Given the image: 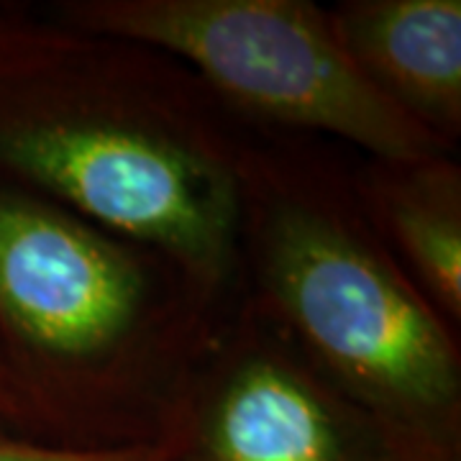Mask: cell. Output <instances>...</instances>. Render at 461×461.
Returning a JSON list of instances; mask_svg holds the SVG:
<instances>
[{
	"instance_id": "1",
	"label": "cell",
	"mask_w": 461,
	"mask_h": 461,
	"mask_svg": "<svg viewBox=\"0 0 461 461\" xmlns=\"http://www.w3.org/2000/svg\"><path fill=\"white\" fill-rule=\"evenodd\" d=\"M247 123L165 51L0 5V180L239 300Z\"/></svg>"
},
{
	"instance_id": "2",
	"label": "cell",
	"mask_w": 461,
	"mask_h": 461,
	"mask_svg": "<svg viewBox=\"0 0 461 461\" xmlns=\"http://www.w3.org/2000/svg\"><path fill=\"white\" fill-rule=\"evenodd\" d=\"M233 308L167 254L0 180V418L72 451L159 448Z\"/></svg>"
},
{
	"instance_id": "3",
	"label": "cell",
	"mask_w": 461,
	"mask_h": 461,
	"mask_svg": "<svg viewBox=\"0 0 461 461\" xmlns=\"http://www.w3.org/2000/svg\"><path fill=\"white\" fill-rule=\"evenodd\" d=\"M348 149L249 126L239 300L369 412L402 461H461V330L379 241Z\"/></svg>"
},
{
	"instance_id": "4",
	"label": "cell",
	"mask_w": 461,
	"mask_h": 461,
	"mask_svg": "<svg viewBox=\"0 0 461 461\" xmlns=\"http://www.w3.org/2000/svg\"><path fill=\"white\" fill-rule=\"evenodd\" d=\"M41 14L165 51L249 126L375 159L454 154L364 80L311 0H57Z\"/></svg>"
},
{
	"instance_id": "5",
	"label": "cell",
	"mask_w": 461,
	"mask_h": 461,
	"mask_svg": "<svg viewBox=\"0 0 461 461\" xmlns=\"http://www.w3.org/2000/svg\"><path fill=\"white\" fill-rule=\"evenodd\" d=\"M165 461H402L377 420L236 300L182 390Z\"/></svg>"
},
{
	"instance_id": "6",
	"label": "cell",
	"mask_w": 461,
	"mask_h": 461,
	"mask_svg": "<svg viewBox=\"0 0 461 461\" xmlns=\"http://www.w3.org/2000/svg\"><path fill=\"white\" fill-rule=\"evenodd\" d=\"M330 29L366 83L456 154L461 139L459 0H344Z\"/></svg>"
},
{
	"instance_id": "7",
	"label": "cell",
	"mask_w": 461,
	"mask_h": 461,
	"mask_svg": "<svg viewBox=\"0 0 461 461\" xmlns=\"http://www.w3.org/2000/svg\"><path fill=\"white\" fill-rule=\"evenodd\" d=\"M357 198L408 280L461 330V165L456 154L354 157Z\"/></svg>"
},
{
	"instance_id": "8",
	"label": "cell",
	"mask_w": 461,
	"mask_h": 461,
	"mask_svg": "<svg viewBox=\"0 0 461 461\" xmlns=\"http://www.w3.org/2000/svg\"><path fill=\"white\" fill-rule=\"evenodd\" d=\"M0 461H165L159 448H123V451H72L33 444L11 433H0Z\"/></svg>"
},
{
	"instance_id": "9",
	"label": "cell",
	"mask_w": 461,
	"mask_h": 461,
	"mask_svg": "<svg viewBox=\"0 0 461 461\" xmlns=\"http://www.w3.org/2000/svg\"><path fill=\"white\" fill-rule=\"evenodd\" d=\"M0 433H5V426H3V418H0Z\"/></svg>"
}]
</instances>
